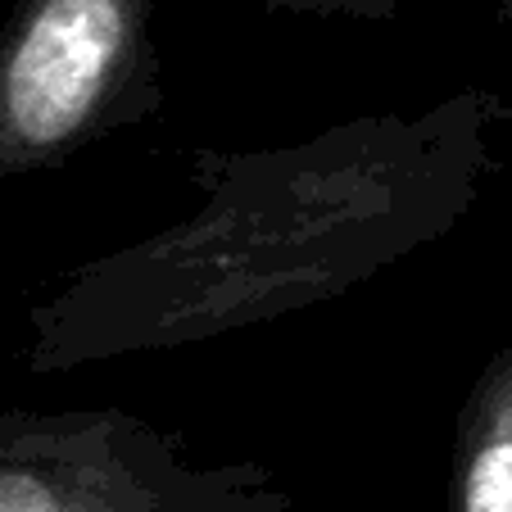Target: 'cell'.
<instances>
[{
    "label": "cell",
    "instance_id": "6da1fadb",
    "mask_svg": "<svg viewBox=\"0 0 512 512\" xmlns=\"http://www.w3.org/2000/svg\"><path fill=\"white\" fill-rule=\"evenodd\" d=\"M150 78V0H14L0 32V173L73 150Z\"/></svg>",
    "mask_w": 512,
    "mask_h": 512
},
{
    "label": "cell",
    "instance_id": "7a4b0ae2",
    "mask_svg": "<svg viewBox=\"0 0 512 512\" xmlns=\"http://www.w3.org/2000/svg\"><path fill=\"white\" fill-rule=\"evenodd\" d=\"M232 476L173 463L155 431L123 417L0 422V512H286Z\"/></svg>",
    "mask_w": 512,
    "mask_h": 512
},
{
    "label": "cell",
    "instance_id": "3957f363",
    "mask_svg": "<svg viewBox=\"0 0 512 512\" xmlns=\"http://www.w3.org/2000/svg\"><path fill=\"white\" fill-rule=\"evenodd\" d=\"M454 512H512V354L485 372L467 404Z\"/></svg>",
    "mask_w": 512,
    "mask_h": 512
},
{
    "label": "cell",
    "instance_id": "277c9868",
    "mask_svg": "<svg viewBox=\"0 0 512 512\" xmlns=\"http://www.w3.org/2000/svg\"><path fill=\"white\" fill-rule=\"evenodd\" d=\"M272 10H309V14H354V19H390L399 0H268Z\"/></svg>",
    "mask_w": 512,
    "mask_h": 512
},
{
    "label": "cell",
    "instance_id": "5b68a950",
    "mask_svg": "<svg viewBox=\"0 0 512 512\" xmlns=\"http://www.w3.org/2000/svg\"><path fill=\"white\" fill-rule=\"evenodd\" d=\"M499 10H503V14H512V0H499Z\"/></svg>",
    "mask_w": 512,
    "mask_h": 512
}]
</instances>
